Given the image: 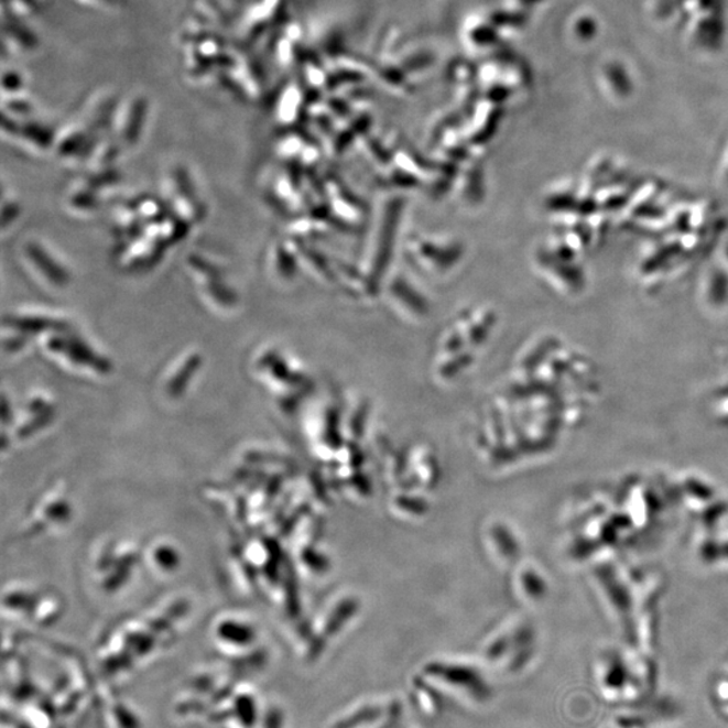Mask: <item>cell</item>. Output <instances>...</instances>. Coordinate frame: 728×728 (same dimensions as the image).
<instances>
[{"label": "cell", "mask_w": 728, "mask_h": 728, "mask_svg": "<svg viewBox=\"0 0 728 728\" xmlns=\"http://www.w3.org/2000/svg\"><path fill=\"white\" fill-rule=\"evenodd\" d=\"M75 503L68 486L53 483L33 499L20 529L21 540H32L62 531L74 520Z\"/></svg>", "instance_id": "3957f363"}, {"label": "cell", "mask_w": 728, "mask_h": 728, "mask_svg": "<svg viewBox=\"0 0 728 728\" xmlns=\"http://www.w3.org/2000/svg\"><path fill=\"white\" fill-rule=\"evenodd\" d=\"M4 50L10 47L13 54L32 52L39 46V41L32 32L22 25V21L14 20L9 23L4 21Z\"/></svg>", "instance_id": "30bf717a"}, {"label": "cell", "mask_w": 728, "mask_h": 728, "mask_svg": "<svg viewBox=\"0 0 728 728\" xmlns=\"http://www.w3.org/2000/svg\"><path fill=\"white\" fill-rule=\"evenodd\" d=\"M26 87L25 77L20 72L11 69L3 74V95L10 94L11 96H20L23 88Z\"/></svg>", "instance_id": "7c38bea8"}, {"label": "cell", "mask_w": 728, "mask_h": 728, "mask_svg": "<svg viewBox=\"0 0 728 728\" xmlns=\"http://www.w3.org/2000/svg\"><path fill=\"white\" fill-rule=\"evenodd\" d=\"M91 559L96 586L112 595L130 585L143 564V546L129 539H108L96 546Z\"/></svg>", "instance_id": "7a4b0ae2"}, {"label": "cell", "mask_w": 728, "mask_h": 728, "mask_svg": "<svg viewBox=\"0 0 728 728\" xmlns=\"http://www.w3.org/2000/svg\"><path fill=\"white\" fill-rule=\"evenodd\" d=\"M22 412L11 413L4 425H10L11 432L3 433L10 436V444H22L34 441L53 424L56 419V406L51 396L46 394L32 395L23 405Z\"/></svg>", "instance_id": "52a82bcc"}, {"label": "cell", "mask_w": 728, "mask_h": 728, "mask_svg": "<svg viewBox=\"0 0 728 728\" xmlns=\"http://www.w3.org/2000/svg\"><path fill=\"white\" fill-rule=\"evenodd\" d=\"M189 612L188 599L166 597L118 619L107 628L99 643L101 666L112 675L134 671L176 640Z\"/></svg>", "instance_id": "6da1fadb"}, {"label": "cell", "mask_w": 728, "mask_h": 728, "mask_svg": "<svg viewBox=\"0 0 728 728\" xmlns=\"http://www.w3.org/2000/svg\"><path fill=\"white\" fill-rule=\"evenodd\" d=\"M84 4L98 6V8H119L123 0H78Z\"/></svg>", "instance_id": "4fadbf2b"}, {"label": "cell", "mask_w": 728, "mask_h": 728, "mask_svg": "<svg viewBox=\"0 0 728 728\" xmlns=\"http://www.w3.org/2000/svg\"><path fill=\"white\" fill-rule=\"evenodd\" d=\"M396 702L371 699L355 704L330 728H372L387 718Z\"/></svg>", "instance_id": "9c48e42d"}, {"label": "cell", "mask_w": 728, "mask_h": 728, "mask_svg": "<svg viewBox=\"0 0 728 728\" xmlns=\"http://www.w3.org/2000/svg\"><path fill=\"white\" fill-rule=\"evenodd\" d=\"M184 564V553L170 537H154L143 545V565L160 579L176 575Z\"/></svg>", "instance_id": "ba28073f"}, {"label": "cell", "mask_w": 728, "mask_h": 728, "mask_svg": "<svg viewBox=\"0 0 728 728\" xmlns=\"http://www.w3.org/2000/svg\"><path fill=\"white\" fill-rule=\"evenodd\" d=\"M214 646L228 659L245 660L257 648L260 634L249 613L240 610H225L216 616L209 626Z\"/></svg>", "instance_id": "5b68a950"}, {"label": "cell", "mask_w": 728, "mask_h": 728, "mask_svg": "<svg viewBox=\"0 0 728 728\" xmlns=\"http://www.w3.org/2000/svg\"><path fill=\"white\" fill-rule=\"evenodd\" d=\"M430 684L441 691V695L450 697L467 707L486 706L491 700L492 691L489 683L477 672L469 671H431Z\"/></svg>", "instance_id": "8992f818"}, {"label": "cell", "mask_w": 728, "mask_h": 728, "mask_svg": "<svg viewBox=\"0 0 728 728\" xmlns=\"http://www.w3.org/2000/svg\"><path fill=\"white\" fill-rule=\"evenodd\" d=\"M414 706L420 709V713L426 718H435L442 711L441 692L432 687L431 684H424L423 687L413 688Z\"/></svg>", "instance_id": "8fae6325"}, {"label": "cell", "mask_w": 728, "mask_h": 728, "mask_svg": "<svg viewBox=\"0 0 728 728\" xmlns=\"http://www.w3.org/2000/svg\"><path fill=\"white\" fill-rule=\"evenodd\" d=\"M3 610L10 613L11 619L50 626L62 617L64 600L52 588L13 582L4 588Z\"/></svg>", "instance_id": "277c9868"}, {"label": "cell", "mask_w": 728, "mask_h": 728, "mask_svg": "<svg viewBox=\"0 0 728 728\" xmlns=\"http://www.w3.org/2000/svg\"><path fill=\"white\" fill-rule=\"evenodd\" d=\"M393 728H405V727H402V726H400L399 724H395V725L393 726Z\"/></svg>", "instance_id": "5bb4252c"}]
</instances>
